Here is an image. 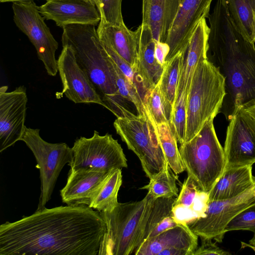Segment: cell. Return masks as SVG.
<instances>
[{"label":"cell","mask_w":255,"mask_h":255,"mask_svg":"<svg viewBox=\"0 0 255 255\" xmlns=\"http://www.w3.org/2000/svg\"><path fill=\"white\" fill-rule=\"evenodd\" d=\"M106 226L86 205L44 208L0 226V255H97Z\"/></svg>","instance_id":"6da1fadb"},{"label":"cell","mask_w":255,"mask_h":255,"mask_svg":"<svg viewBox=\"0 0 255 255\" xmlns=\"http://www.w3.org/2000/svg\"><path fill=\"white\" fill-rule=\"evenodd\" d=\"M208 18L207 59L224 78L226 94L220 113L230 122L238 109L255 104V43L237 28L226 0H216Z\"/></svg>","instance_id":"7a4b0ae2"},{"label":"cell","mask_w":255,"mask_h":255,"mask_svg":"<svg viewBox=\"0 0 255 255\" xmlns=\"http://www.w3.org/2000/svg\"><path fill=\"white\" fill-rule=\"evenodd\" d=\"M93 24H72L63 27L62 46L73 50L79 67L86 73L111 111L122 103L116 84L114 62L100 39Z\"/></svg>","instance_id":"3957f363"},{"label":"cell","mask_w":255,"mask_h":255,"mask_svg":"<svg viewBox=\"0 0 255 255\" xmlns=\"http://www.w3.org/2000/svg\"><path fill=\"white\" fill-rule=\"evenodd\" d=\"M155 199L147 194L141 200L119 202L110 211L99 212L106 229L98 255L134 254L143 242L145 226Z\"/></svg>","instance_id":"277c9868"},{"label":"cell","mask_w":255,"mask_h":255,"mask_svg":"<svg viewBox=\"0 0 255 255\" xmlns=\"http://www.w3.org/2000/svg\"><path fill=\"white\" fill-rule=\"evenodd\" d=\"M114 123L117 133L138 157L146 176L150 179L168 164L161 147L157 128L149 115H135L123 104L116 105Z\"/></svg>","instance_id":"5b68a950"},{"label":"cell","mask_w":255,"mask_h":255,"mask_svg":"<svg viewBox=\"0 0 255 255\" xmlns=\"http://www.w3.org/2000/svg\"><path fill=\"white\" fill-rule=\"evenodd\" d=\"M225 94L224 78L208 59L202 61L194 72L187 96L185 142L220 113Z\"/></svg>","instance_id":"8992f818"},{"label":"cell","mask_w":255,"mask_h":255,"mask_svg":"<svg viewBox=\"0 0 255 255\" xmlns=\"http://www.w3.org/2000/svg\"><path fill=\"white\" fill-rule=\"evenodd\" d=\"M214 119H209L193 138L179 148L188 176L201 190L208 193L222 175L226 166L224 149L216 133Z\"/></svg>","instance_id":"52a82bcc"},{"label":"cell","mask_w":255,"mask_h":255,"mask_svg":"<svg viewBox=\"0 0 255 255\" xmlns=\"http://www.w3.org/2000/svg\"><path fill=\"white\" fill-rule=\"evenodd\" d=\"M40 130L25 126L20 140L25 143L32 152L39 170L41 182L37 210L45 207L50 200L55 185L64 165L71 162L73 150L66 143H52L43 139Z\"/></svg>","instance_id":"ba28073f"},{"label":"cell","mask_w":255,"mask_h":255,"mask_svg":"<svg viewBox=\"0 0 255 255\" xmlns=\"http://www.w3.org/2000/svg\"><path fill=\"white\" fill-rule=\"evenodd\" d=\"M72 148L73 158L68 164L71 171L109 172L128 167L121 144L108 133L101 135L94 130L91 137L77 138Z\"/></svg>","instance_id":"9c48e42d"},{"label":"cell","mask_w":255,"mask_h":255,"mask_svg":"<svg viewBox=\"0 0 255 255\" xmlns=\"http://www.w3.org/2000/svg\"><path fill=\"white\" fill-rule=\"evenodd\" d=\"M12 6L16 26L35 47L47 73L51 76H56L58 70L55 52L58 43L45 24L44 17L40 14L39 6L33 1L13 2Z\"/></svg>","instance_id":"30bf717a"},{"label":"cell","mask_w":255,"mask_h":255,"mask_svg":"<svg viewBox=\"0 0 255 255\" xmlns=\"http://www.w3.org/2000/svg\"><path fill=\"white\" fill-rule=\"evenodd\" d=\"M255 204V181L248 190L234 198L209 201L204 217L188 224L190 229L201 239H212L222 243L228 223L238 214Z\"/></svg>","instance_id":"8fae6325"},{"label":"cell","mask_w":255,"mask_h":255,"mask_svg":"<svg viewBox=\"0 0 255 255\" xmlns=\"http://www.w3.org/2000/svg\"><path fill=\"white\" fill-rule=\"evenodd\" d=\"M224 151L225 170L255 163V119L244 108L238 109L230 121Z\"/></svg>","instance_id":"7c38bea8"},{"label":"cell","mask_w":255,"mask_h":255,"mask_svg":"<svg viewBox=\"0 0 255 255\" xmlns=\"http://www.w3.org/2000/svg\"><path fill=\"white\" fill-rule=\"evenodd\" d=\"M57 65L62 90L56 93V98L60 99L64 95L76 104L94 103L107 108L90 79L78 65L74 51L70 46H63Z\"/></svg>","instance_id":"4fadbf2b"},{"label":"cell","mask_w":255,"mask_h":255,"mask_svg":"<svg viewBox=\"0 0 255 255\" xmlns=\"http://www.w3.org/2000/svg\"><path fill=\"white\" fill-rule=\"evenodd\" d=\"M0 88V152L20 140L24 131L28 98L26 89L20 86L6 92Z\"/></svg>","instance_id":"5bb4252c"},{"label":"cell","mask_w":255,"mask_h":255,"mask_svg":"<svg viewBox=\"0 0 255 255\" xmlns=\"http://www.w3.org/2000/svg\"><path fill=\"white\" fill-rule=\"evenodd\" d=\"M212 0H182L165 40L169 48L166 62L187 46L198 23L208 17Z\"/></svg>","instance_id":"9a60e30c"},{"label":"cell","mask_w":255,"mask_h":255,"mask_svg":"<svg viewBox=\"0 0 255 255\" xmlns=\"http://www.w3.org/2000/svg\"><path fill=\"white\" fill-rule=\"evenodd\" d=\"M198 236L188 225L179 224L146 239L135 255H193L198 246Z\"/></svg>","instance_id":"2e32d148"},{"label":"cell","mask_w":255,"mask_h":255,"mask_svg":"<svg viewBox=\"0 0 255 255\" xmlns=\"http://www.w3.org/2000/svg\"><path fill=\"white\" fill-rule=\"evenodd\" d=\"M39 10L45 18L62 27L72 24L96 25L101 20L93 0H48Z\"/></svg>","instance_id":"e0dca14e"},{"label":"cell","mask_w":255,"mask_h":255,"mask_svg":"<svg viewBox=\"0 0 255 255\" xmlns=\"http://www.w3.org/2000/svg\"><path fill=\"white\" fill-rule=\"evenodd\" d=\"M209 26L206 18L198 23L187 46L182 51L180 69L176 98L188 93L194 72L203 60L207 59Z\"/></svg>","instance_id":"ac0fdd59"},{"label":"cell","mask_w":255,"mask_h":255,"mask_svg":"<svg viewBox=\"0 0 255 255\" xmlns=\"http://www.w3.org/2000/svg\"><path fill=\"white\" fill-rule=\"evenodd\" d=\"M138 41V53L136 68L137 81L145 93L157 85L161 76L163 67L155 56L156 41L149 26L141 23L135 30Z\"/></svg>","instance_id":"d6986e66"},{"label":"cell","mask_w":255,"mask_h":255,"mask_svg":"<svg viewBox=\"0 0 255 255\" xmlns=\"http://www.w3.org/2000/svg\"><path fill=\"white\" fill-rule=\"evenodd\" d=\"M111 171L69 170L66 185L60 190L62 202L67 205L89 206Z\"/></svg>","instance_id":"ffe728a7"},{"label":"cell","mask_w":255,"mask_h":255,"mask_svg":"<svg viewBox=\"0 0 255 255\" xmlns=\"http://www.w3.org/2000/svg\"><path fill=\"white\" fill-rule=\"evenodd\" d=\"M209 201L208 193L201 190L187 176L173 205L172 216L177 223L188 225L205 216Z\"/></svg>","instance_id":"44dd1931"},{"label":"cell","mask_w":255,"mask_h":255,"mask_svg":"<svg viewBox=\"0 0 255 255\" xmlns=\"http://www.w3.org/2000/svg\"><path fill=\"white\" fill-rule=\"evenodd\" d=\"M182 0H142V22L157 42L165 43Z\"/></svg>","instance_id":"7402d4cb"},{"label":"cell","mask_w":255,"mask_h":255,"mask_svg":"<svg viewBox=\"0 0 255 255\" xmlns=\"http://www.w3.org/2000/svg\"><path fill=\"white\" fill-rule=\"evenodd\" d=\"M97 32L101 41L126 60L136 73L138 41L135 30H130L125 24L118 26L99 22Z\"/></svg>","instance_id":"603a6c76"},{"label":"cell","mask_w":255,"mask_h":255,"mask_svg":"<svg viewBox=\"0 0 255 255\" xmlns=\"http://www.w3.org/2000/svg\"><path fill=\"white\" fill-rule=\"evenodd\" d=\"M255 181L251 165L226 170L209 192V200H225L236 197L252 187Z\"/></svg>","instance_id":"cb8c5ba5"},{"label":"cell","mask_w":255,"mask_h":255,"mask_svg":"<svg viewBox=\"0 0 255 255\" xmlns=\"http://www.w3.org/2000/svg\"><path fill=\"white\" fill-rule=\"evenodd\" d=\"M182 51L166 61L158 82L167 119L169 123L176 98L180 69Z\"/></svg>","instance_id":"d4e9b609"},{"label":"cell","mask_w":255,"mask_h":255,"mask_svg":"<svg viewBox=\"0 0 255 255\" xmlns=\"http://www.w3.org/2000/svg\"><path fill=\"white\" fill-rule=\"evenodd\" d=\"M122 184V169L112 170L93 197L89 206L99 212L112 210L119 203L118 195Z\"/></svg>","instance_id":"484cf974"},{"label":"cell","mask_w":255,"mask_h":255,"mask_svg":"<svg viewBox=\"0 0 255 255\" xmlns=\"http://www.w3.org/2000/svg\"><path fill=\"white\" fill-rule=\"evenodd\" d=\"M229 14L242 33L255 43V0H226Z\"/></svg>","instance_id":"4316f807"},{"label":"cell","mask_w":255,"mask_h":255,"mask_svg":"<svg viewBox=\"0 0 255 255\" xmlns=\"http://www.w3.org/2000/svg\"><path fill=\"white\" fill-rule=\"evenodd\" d=\"M167 164L159 172L154 175L149 183L140 189H146L147 193L154 198L177 197L178 189L176 185V177Z\"/></svg>","instance_id":"83f0119b"},{"label":"cell","mask_w":255,"mask_h":255,"mask_svg":"<svg viewBox=\"0 0 255 255\" xmlns=\"http://www.w3.org/2000/svg\"><path fill=\"white\" fill-rule=\"evenodd\" d=\"M160 143L167 163L176 175L185 171L177 140L169 124L164 123L156 126Z\"/></svg>","instance_id":"f1b7e54d"},{"label":"cell","mask_w":255,"mask_h":255,"mask_svg":"<svg viewBox=\"0 0 255 255\" xmlns=\"http://www.w3.org/2000/svg\"><path fill=\"white\" fill-rule=\"evenodd\" d=\"M114 64L116 84L120 96L132 102L135 106L138 115H148L143 98L137 87L130 83L114 62Z\"/></svg>","instance_id":"f546056e"},{"label":"cell","mask_w":255,"mask_h":255,"mask_svg":"<svg viewBox=\"0 0 255 255\" xmlns=\"http://www.w3.org/2000/svg\"><path fill=\"white\" fill-rule=\"evenodd\" d=\"M187 95L183 93L175 99L169 125L177 142H185L186 128Z\"/></svg>","instance_id":"4dcf8cb0"},{"label":"cell","mask_w":255,"mask_h":255,"mask_svg":"<svg viewBox=\"0 0 255 255\" xmlns=\"http://www.w3.org/2000/svg\"><path fill=\"white\" fill-rule=\"evenodd\" d=\"M143 101L148 115L156 126L169 124L166 118L158 83L145 93Z\"/></svg>","instance_id":"1f68e13d"},{"label":"cell","mask_w":255,"mask_h":255,"mask_svg":"<svg viewBox=\"0 0 255 255\" xmlns=\"http://www.w3.org/2000/svg\"><path fill=\"white\" fill-rule=\"evenodd\" d=\"M100 12V22L115 25L125 24L122 12L123 0H93Z\"/></svg>","instance_id":"d6a6232c"},{"label":"cell","mask_w":255,"mask_h":255,"mask_svg":"<svg viewBox=\"0 0 255 255\" xmlns=\"http://www.w3.org/2000/svg\"><path fill=\"white\" fill-rule=\"evenodd\" d=\"M237 230L249 231L255 233V204L238 214L225 228L226 233Z\"/></svg>","instance_id":"836d02e7"},{"label":"cell","mask_w":255,"mask_h":255,"mask_svg":"<svg viewBox=\"0 0 255 255\" xmlns=\"http://www.w3.org/2000/svg\"><path fill=\"white\" fill-rule=\"evenodd\" d=\"M201 245L198 247L193 255H230L231 254L217 246L212 239H201Z\"/></svg>","instance_id":"e575fe53"},{"label":"cell","mask_w":255,"mask_h":255,"mask_svg":"<svg viewBox=\"0 0 255 255\" xmlns=\"http://www.w3.org/2000/svg\"><path fill=\"white\" fill-rule=\"evenodd\" d=\"M178 224H179L177 223L174 220L172 215L167 216L157 224L153 230L148 238L155 236L166 230L175 227Z\"/></svg>","instance_id":"d590c367"},{"label":"cell","mask_w":255,"mask_h":255,"mask_svg":"<svg viewBox=\"0 0 255 255\" xmlns=\"http://www.w3.org/2000/svg\"><path fill=\"white\" fill-rule=\"evenodd\" d=\"M169 48L165 43L157 42L155 49V56L159 64L163 67L166 62V58L168 54Z\"/></svg>","instance_id":"8d00e7d4"},{"label":"cell","mask_w":255,"mask_h":255,"mask_svg":"<svg viewBox=\"0 0 255 255\" xmlns=\"http://www.w3.org/2000/svg\"><path fill=\"white\" fill-rule=\"evenodd\" d=\"M247 112L255 119V104L245 109Z\"/></svg>","instance_id":"74e56055"},{"label":"cell","mask_w":255,"mask_h":255,"mask_svg":"<svg viewBox=\"0 0 255 255\" xmlns=\"http://www.w3.org/2000/svg\"><path fill=\"white\" fill-rule=\"evenodd\" d=\"M34 0H0L1 2H30Z\"/></svg>","instance_id":"f35d334b"},{"label":"cell","mask_w":255,"mask_h":255,"mask_svg":"<svg viewBox=\"0 0 255 255\" xmlns=\"http://www.w3.org/2000/svg\"><path fill=\"white\" fill-rule=\"evenodd\" d=\"M248 246L255 250V233H254L253 238L249 241Z\"/></svg>","instance_id":"ab89813d"},{"label":"cell","mask_w":255,"mask_h":255,"mask_svg":"<svg viewBox=\"0 0 255 255\" xmlns=\"http://www.w3.org/2000/svg\"><path fill=\"white\" fill-rule=\"evenodd\" d=\"M47 1L48 0H46Z\"/></svg>","instance_id":"60d3db41"},{"label":"cell","mask_w":255,"mask_h":255,"mask_svg":"<svg viewBox=\"0 0 255 255\" xmlns=\"http://www.w3.org/2000/svg\"></svg>","instance_id":"b9f144b4"}]
</instances>
